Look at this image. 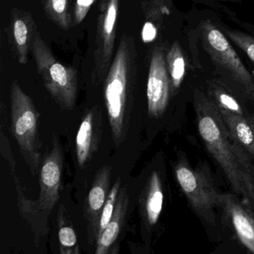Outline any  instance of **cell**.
<instances>
[{"label":"cell","mask_w":254,"mask_h":254,"mask_svg":"<svg viewBox=\"0 0 254 254\" xmlns=\"http://www.w3.org/2000/svg\"><path fill=\"white\" fill-rule=\"evenodd\" d=\"M37 70L53 100L62 109L72 111L78 94V75L74 68L64 66L52 53L37 32L32 46Z\"/></svg>","instance_id":"cell-6"},{"label":"cell","mask_w":254,"mask_h":254,"mask_svg":"<svg viewBox=\"0 0 254 254\" xmlns=\"http://www.w3.org/2000/svg\"><path fill=\"white\" fill-rule=\"evenodd\" d=\"M163 198L160 175L157 172H152L140 198L141 215L144 224L148 228L157 224L163 210Z\"/></svg>","instance_id":"cell-15"},{"label":"cell","mask_w":254,"mask_h":254,"mask_svg":"<svg viewBox=\"0 0 254 254\" xmlns=\"http://www.w3.org/2000/svg\"><path fill=\"white\" fill-rule=\"evenodd\" d=\"M166 65L170 77L172 91L175 92L182 84L186 73V63L179 43L175 42L166 56Z\"/></svg>","instance_id":"cell-19"},{"label":"cell","mask_w":254,"mask_h":254,"mask_svg":"<svg viewBox=\"0 0 254 254\" xmlns=\"http://www.w3.org/2000/svg\"><path fill=\"white\" fill-rule=\"evenodd\" d=\"M119 11L120 0H105L101 3L96 28L94 68L91 77L95 85L104 82L114 59Z\"/></svg>","instance_id":"cell-8"},{"label":"cell","mask_w":254,"mask_h":254,"mask_svg":"<svg viewBox=\"0 0 254 254\" xmlns=\"http://www.w3.org/2000/svg\"><path fill=\"white\" fill-rule=\"evenodd\" d=\"M12 52L20 64H26L29 52L32 51L37 32V26L32 14L27 11L14 8L11 13L8 29Z\"/></svg>","instance_id":"cell-13"},{"label":"cell","mask_w":254,"mask_h":254,"mask_svg":"<svg viewBox=\"0 0 254 254\" xmlns=\"http://www.w3.org/2000/svg\"><path fill=\"white\" fill-rule=\"evenodd\" d=\"M248 119L254 130V115L251 116L250 117H248Z\"/></svg>","instance_id":"cell-25"},{"label":"cell","mask_w":254,"mask_h":254,"mask_svg":"<svg viewBox=\"0 0 254 254\" xmlns=\"http://www.w3.org/2000/svg\"><path fill=\"white\" fill-rule=\"evenodd\" d=\"M219 208L228 218L241 244L254 254V214L251 208L230 193H221Z\"/></svg>","instance_id":"cell-11"},{"label":"cell","mask_w":254,"mask_h":254,"mask_svg":"<svg viewBox=\"0 0 254 254\" xmlns=\"http://www.w3.org/2000/svg\"><path fill=\"white\" fill-rule=\"evenodd\" d=\"M178 185L199 217L208 224H215V209L219 207L221 192L210 177L200 168L193 169L186 160H180L175 168Z\"/></svg>","instance_id":"cell-7"},{"label":"cell","mask_w":254,"mask_h":254,"mask_svg":"<svg viewBox=\"0 0 254 254\" xmlns=\"http://www.w3.org/2000/svg\"><path fill=\"white\" fill-rule=\"evenodd\" d=\"M58 237L62 254H80L77 235L64 205L61 204L57 212Z\"/></svg>","instance_id":"cell-17"},{"label":"cell","mask_w":254,"mask_h":254,"mask_svg":"<svg viewBox=\"0 0 254 254\" xmlns=\"http://www.w3.org/2000/svg\"><path fill=\"white\" fill-rule=\"evenodd\" d=\"M200 34L205 50L224 81L233 91L254 102V79L224 34L209 20L200 25Z\"/></svg>","instance_id":"cell-5"},{"label":"cell","mask_w":254,"mask_h":254,"mask_svg":"<svg viewBox=\"0 0 254 254\" xmlns=\"http://www.w3.org/2000/svg\"><path fill=\"white\" fill-rule=\"evenodd\" d=\"M46 17L63 29L72 26L68 0H44Z\"/></svg>","instance_id":"cell-20"},{"label":"cell","mask_w":254,"mask_h":254,"mask_svg":"<svg viewBox=\"0 0 254 254\" xmlns=\"http://www.w3.org/2000/svg\"><path fill=\"white\" fill-rule=\"evenodd\" d=\"M227 36L236 46L245 52V54L254 63V38L238 31H224Z\"/></svg>","instance_id":"cell-22"},{"label":"cell","mask_w":254,"mask_h":254,"mask_svg":"<svg viewBox=\"0 0 254 254\" xmlns=\"http://www.w3.org/2000/svg\"><path fill=\"white\" fill-rule=\"evenodd\" d=\"M121 187L122 179L120 177H119L116 180L112 188L110 190L108 198H107L105 206H104L103 209H102L100 221H99V238L101 234H102V232L108 227V224H109L110 221H111V218H112Z\"/></svg>","instance_id":"cell-21"},{"label":"cell","mask_w":254,"mask_h":254,"mask_svg":"<svg viewBox=\"0 0 254 254\" xmlns=\"http://www.w3.org/2000/svg\"><path fill=\"white\" fill-rule=\"evenodd\" d=\"M10 104V130L31 173L35 176L39 173L42 163L38 128L39 113L32 98L23 91L17 80L11 85Z\"/></svg>","instance_id":"cell-4"},{"label":"cell","mask_w":254,"mask_h":254,"mask_svg":"<svg viewBox=\"0 0 254 254\" xmlns=\"http://www.w3.org/2000/svg\"><path fill=\"white\" fill-rule=\"evenodd\" d=\"M171 89L164 52L161 47H156L151 55L147 82L148 114L150 117L159 118L164 114L169 105Z\"/></svg>","instance_id":"cell-9"},{"label":"cell","mask_w":254,"mask_h":254,"mask_svg":"<svg viewBox=\"0 0 254 254\" xmlns=\"http://www.w3.org/2000/svg\"><path fill=\"white\" fill-rule=\"evenodd\" d=\"M156 29L151 23H147L145 24V27L142 32V38L145 41H151L155 38Z\"/></svg>","instance_id":"cell-24"},{"label":"cell","mask_w":254,"mask_h":254,"mask_svg":"<svg viewBox=\"0 0 254 254\" xmlns=\"http://www.w3.org/2000/svg\"><path fill=\"white\" fill-rule=\"evenodd\" d=\"M136 52L133 41L123 35L104 81V98L113 140L120 147L130 128L136 93Z\"/></svg>","instance_id":"cell-2"},{"label":"cell","mask_w":254,"mask_h":254,"mask_svg":"<svg viewBox=\"0 0 254 254\" xmlns=\"http://www.w3.org/2000/svg\"><path fill=\"white\" fill-rule=\"evenodd\" d=\"M102 113L93 107L84 114L75 138V152L78 166L84 169L97 152L102 139Z\"/></svg>","instance_id":"cell-12"},{"label":"cell","mask_w":254,"mask_h":254,"mask_svg":"<svg viewBox=\"0 0 254 254\" xmlns=\"http://www.w3.org/2000/svg\"><path fill=\"white\" fill-rule=\"evenodd\" d=\"M197 130L206 150L222 169L234 192L254 209V166L230 136L219 110L209 95L194 92Z\"/></svg>","instance_id":"cell-1"},{"label":"cell","mask_w":254,"mask_h":254,"mask_svg":"<svg viewBox=\"0 0 254 254\" xmlns=\"http://www.w3.org/2000/svg\"><path fill=\"white\" fill-rule=\"evenodd\" d=\"M209 95L218 109L230 111L239 115L245 116L243 108L233 93L225 85L219 81H212L209 84Z\"/></svg>","instance_id":"cell-18"},{"label":"cell","mask_w":254,"mask_h":254,"mask_svg":"<svg viewBox=\"0 0 254 254\" xmlns=\"http://www.w3.org/2000/svg\"><path fill=\"white\" fill-rule=\"evenodd\" d=\"M96 0H76L74 8V22L80 24L85 19Z\"/></svg>","instance_id":"cell-23"},{"label":"cell","mask_w":254,"mask_h":254,"mask_svg":"<svg viewBox=\"0 0 254 254\" xmlns=\"http://www.w3.org/2000/svg\"><path fill=\"white\" fill-rule=\"evenodd\" d=\"M218 110L230 136L254 164V130L249 120L245 116Z\"/></svg>","instance_id":"cell-16"},{"label":"cell","mask_w":254,"mask_h":254,"mask_svg":"<svg viewBox=\"0 0 254 254\" xmlns=\"http://www.w3.org/2000/svg\"><path fill=\"white\" fill-rule=\"evenodd\" d=\"M128 191L126 186L122 187L117 198L112 218L108 227L102 232L96 243V254H117L115 245L123 230L129 206Z\"/></svg>","instance_id":"cell-14"},{"label":"cell","mask_w":254,"mask_h":254,"mask_svg":"<svg viewBox=\"0 0 254 254\" xmlns=\"http://www.w3.org/2000/svg\"><path fill=\"white\" fill-rule=\"evenodd\" d=\"M111 176V166H104L98 170L84 203V215L87 221V239L90 245L96 243L99 238V221L110 192Z\"/></svg>","instance_id":"cell-10"},{"label":"cell","mask_w":254,"mask_h":254,"mask_svg":"<svg viewBox=\"0 0 254 254\" xmlns=\"http://www.w3.org/2000/svg\"><path fill=\"white\" fill-rule=\"evenodd\" d=\"M63 166L62 145L54 134L51 151L43 160L40 169V192L36 200H29L25 196L18 177L14 172L13 173L20 215L29 223L37 239L44 237L49 233V216L60 199Z\"/></svg>","instance_id":"cell-3"}]
</instances>
